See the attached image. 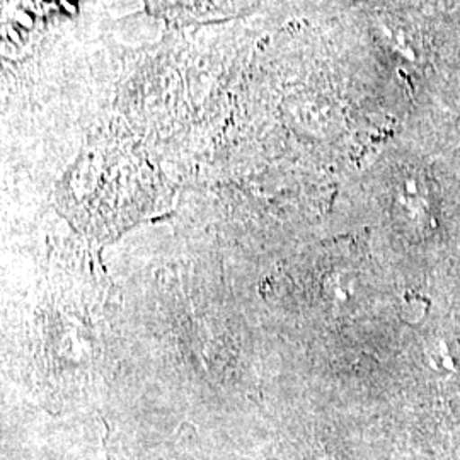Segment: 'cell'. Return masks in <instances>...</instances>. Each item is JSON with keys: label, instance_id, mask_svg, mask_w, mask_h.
<instances>
[{"label": "cell", "instance_id": "6da1fadb", "mask_svg": "<svg viewBox=\"0 0 460 460\" xmlns=\"http://www.w3.org/2000/svg\"><path fill=\"white\" fill-rule=\"evenodd\" d=\"M152 199L147 169L119 148L85 152L66 174L60 205L91 232H118L146 214Z\"/></svg>", "mask_w": 460, "mask_h": 460}, {"label": "cell", "instance_id": "7a4b0ae2", "mask_svg": "<svg viewBox=\"0 0 460 460\" xmlns=\"http://www.w3.org/2000/svg\"><path fill=\"white\" fill-rule=\"evenodd\" d=\"M152 14L178 24H203L237 16L251 0H147Z\"/></svg>", "mask_w": 460, "mask_h": 460}, {"label": "cell", "instance_id": "3957f363", "mask_svg": "<svg viewBox=\"0 0 460 460\" xmlns=\"http://www.w3.org/2000/svg\"><path fill=\"white\" fill-rule=\"evenodd\" d=\"M428 360L435 370L456 372L459 367L460 345L457 340L448 336H437L427 343Z\"/></svg>", "mask_w": 460, "mask_h": 460}]
</instances>
